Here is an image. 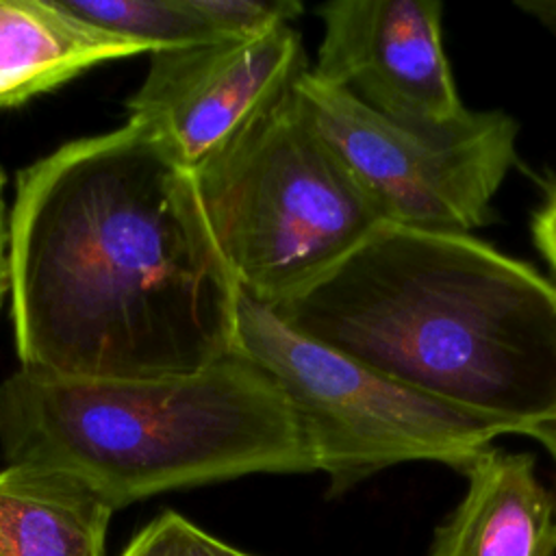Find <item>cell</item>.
<instances>
[{
  "instance_id": "obj_5",
  "label": "cell",
  "mask_w": 556,
  "mask_h": 556,
  "mask_svg": "<svg viewBox=\"0 0 556 556\" xmlns=\"http://www.w3.org/2000/svg\"><path fill=\"white\" fill-rule=\"evenodd\" d=\"M239 350L278 382L293 406L328 495L404 463L463 471L502 434L500 419L410 391L298 332L271 308L239 298Z\"/></svg>"
},
{
  "instance_id": "obj_10",
  "label": "cell",
  "mask_w": 556,
  "mask_h": 556,
  "mask_svg": "<svg viewBox=\"0 0 556 556\" xmlns=\"http://www.w3.org/2000/svg\"><path fill=\"white\" fill-rule=\"evenodd\" d=\"M152 52L76 20L56 0H0V109L20 106L98 63Z\"/></svg>"
},
{
  "instance_id": "obj_9",
  "label": "cell",
  "mask_w": 556,
  "mask_h": 556,
  "mask_svg": "<svg viewBox=\"0 0 556 556\" xmlns=\"http://www.w3.org/2000/svg\"><path fill=\"white\" fill-rule=\"evenodd\" d=\"M463 473L467 489L437 528L430 556L556 554V500L532 454L486 447Z\"/></svg>"
},
{
  "instance_id": "obj_4",
  "label": "cell",
  "mask_w": 556,
  "mask_h": 556,
  "mask_svg": "<svg viewBox=\"0 0 556 556\" xmlns=\"http://www.w3.org/2000/svg\"><path fill=\"white\" fill-rule=\"evenodd\" d=\"M193 174L239 293L267 308L384 226L302 113L293 87Z\"/></svg>"
},
{
  "instance_id": "obj_2",
  "label": "cell",
  "mask_w": 556,
  "mask_h": 556,
  "mask_svg": "<svg viewBox=\"0 0 556 556\" xmlns=\"http://www.w3.org/2000/svg\"><path fill=\"white\" fill-rule=\"evenodd\" d=\"M271 311L384 378L517 434L556 417V285L473 235L384 224Z\"/></svg>"
},
{
  "instance_id": "obj_6",
  "label": "cell",
  "mask_w": 556,
  "mask_h": 556,
  "mask_svg": "<svg viewBox=\"0 0 556 556\" xmlns=\"http://www.w3.org/2000/svg\"><path fill=\"white\" fill-rule=\"evenodd\" d=\"M295 100L389 226L471 235L517 159L519 124L476 111L450 132H419L374 113L306 70Z\"/></svg>"
},
{
  "instance_id": "obj_13",
  "label": "cell",
  "mask_w": 556,
  "mask_h": 556,
  "mask_svg": "<svg viewBox=\"0 0 556 556\" xmlns=\"http://www.w3.org/2000/svg\"><path fill=\"white\" fill-rule=\"evenodd\" d=\"M219 37H250L291 24L304 7L295 0H187Z\"/></svg>"
},
{
  "instance_id": "obj_7",
  "label": "cell",
  "mask_w": 556,
  "mask_h": 556,
  "mask_svg": "<svg viewBox=\"0 0 556 556\" xmlns=\"http://www.w3.org/2000/svg\"><path fill=\"white\" fill-rule=\"evenodd\" d=\"M302 37L280 24L250 37L156 50L128 100V124L195 169L278 102L306 72Z\"/></svg>"
},
{
  "instance_id": "obj_1",
  "label": "cell",
  "mask_w": 556,
  "mask_h": 556,
  "mask_svg": "<svg viewBox=\"0 0 556 556\" xmlns=\"http://www.w3.org/2000/svg\"><path fill=\"white\" fill-rule=\"evenodd\" d=\"M9 298L17 358L35 371L150 380L239 350L241 293L195 174L128 122L17 174Z\"/></svg>"
},
{
  "instance_id": "obj_17",
  "label": "cell",
  "mask_w": 556,
  "mask_h": 556,
  "mask_svg": "<svg viewBox=\"0 0 556 556\" xmlns=\"http://www.w3.org/2000/svg\"><path fill=\"white\" fill-rule=\"evenodd\" d=\"M4 176L0 172V306L9 293V224L4 219V200H2Z\"/></svg>"
},
{
  "instance_id": "obj_8",
  "label": "cell",
  "mask_w": 556,
  "mask_h": 556,
  "mask_svg": "<svg viewBox=\"0 0 556 556\" xmlns=\"http://www.w3.org/2000/svg\"><path fill=\"white\" fill-rule=\"evenodd\" d=\"M324 35L311 72L384 119L450 132L471 122L443 50L437 0H334L317 9Z\"/></svg>"
},
{
  "instance_id": "obj_11",
  "label": "cell",
  "mask_w": 556,
  "mask_h": 556,
  "mask_svg": "<svg viewBox=\"0 0 556 556\" xmlns=\"http://www.w3.org/2000/svg\"><path fill=\"white\" fill-rule=\"evenodd\" d=\"M113 513L63 471L11 463L0 471V556H104Z\"/></svg>"
},
{
  "instance_id": "obj_3",
  "label": "cell",
  "mask_w": 556,
  "mask_h": 556,
  "mask_svg": "<svg viewBox=\"0 0 556 556\" xmlns=\"http://www.w3.org/2000/svg\"><path fill=\"white\" fill-rule=\"evenodd\" d=\"M7 465L63 471L113 510L250 473H311L315 458L287 395L241 350L191 374L67 378L20 367L0 384Z\"/></svg>"
},
{
  "instance_id": "obj_16",
  "label": "cell",
  "mask_w": 556,
  "mask_h": 556,
  "mask_svg": "<svg viewBox=\"0 0 556 556\" xmlns=\"http://www.w3.org/2000/svg\"><path fill=\"white\" fill-rule=\"evenodd\" d=\"M532 237L539 252L556 274V189L549 193L545 204L536 211L532 219Z\"/></svg>"
},
{
  "instance_id": "obj_14",
  "label": "cell",
  "mask_w": 556,
  "mask_h": 556,
  "mask_svg": "<svg viewBox=\"0 0 556 556\" xmlns=\"http://www.w3.org/2000/svg\"><path fill=\"white\" fill-rule=\"evenodd\" d=\"M178 513L165 510L143 526L122 556H176Z\"/></svg>"
},
{
  "instance_id": "obj_12",
  "label": "cell",
  "mask_w": 556,
  "mask_h": 556,
  "mask_svg": "<svg viewBox=\"0 0 556 556\" xmlns=\"http://www.w3.org/2000/svg\"><path fill=\"white\" fill-rule=\"evenodd\" d=\"M76 20L104 33L167 50L217 39L187 0H56Z\"/></svg>"
},
{
  "instance_id": "obj_15",
  "label": "cell",
  "mask_w": 556,
  "mask_h": 556,
  "mask_svg": "<svg viewBox=\"0 0 556 556\" xmlns=\"http://www.w3.org/2000/svg\"><path fill=\"white\" fill-rule=\"evenodd\" d=\"M176 556H250V554L215 539L213 534H208L187 517L178 515Z\"/></svg>"
},
{
  "instance_id": "obj_18",
  "label": "cell",
  "mask_w": 556,
  "mask_h": 556,
  "mask_svg": "<svg viewBox=\"0 0 556 556\" xmlns=\"http://www.w3.org/2000/svg\"><path fill=\"white\" fill-rule=\"evenodd\" d=\"M517 9L532 15L545 28L556 33V0H519Z\"/></svg>"
},
{
  "instance_id": "obj_19",
  "label": "cell",
  "mask_w": 556,
  "mask_h": 556,
  "mask_svg": "<svg viewBox=\"0 0 556 556\" xmlns=\"http://www.w3.org/2000/svg\"><path fill=\"white\" fill-rule=\"evenodd\" d=\"M523 437H530V439L539 441L545 447V452L549 454V458H552V463L556 467V417L539 421V424H532L530 428L523 430Z\"/></svg>"
}]
</instances>
